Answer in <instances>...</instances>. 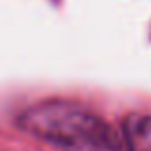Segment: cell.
<instances>
[{
    "mask_svg": "<svg viewBox=\"0 0 151 151\" xmlns=\"http://www.w3.org/2000/svg\"><path fill=\"white\" fill-rule=\"evenodd\" d=\"M121 149L151 151V113L130 115L122 124Z\"/></svg>",
    "mask_w": 151,
    "mask_h": 151,
    "instance_id": "2",
    "label": "cell"
},
{
    "mask_svg": "<svg viewBox=\"0 0 151 151\" xmlns=\"http://www.w3.org/2000/svg\"><path fill=\"white\" fill-rule=\"evenodd\" d=\"M19 128L44 142L59 145H90L119 151L121 136L103 119L71 101L48 100L23 111Z\"/></svg>",
    "mask_w": 151,
    "mask_h": 151,
    "instance_id": "1",
    "label": "cell"
}]
</instances>
